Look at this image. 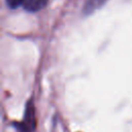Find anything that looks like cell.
Wrapping results in <instances>:
<instances>
[{
	"label": "cell",
	"instance_id": "2",
	"mask_svg": "<svg viewBox=\"0 0 132 132\" xmlns=\"http://www.w3.org/2000/svg\"><path fill=\"white\" fill-rule=\"evenodd\" d=\"M108 0H86L85 2V6H84V13L86 15L92 14L93 12H95L97 9L101 8Z\"/></svg>",
	"mask_w": 132,
	"mask_h": 132
},
{
	"label": "cell",
	"instance_id": "4",
	"mask_svg": "<svg viewBox=\"0 0 132 132\" xmlns=\"http://www.w3.org/2000/svg\"><path fill=\"white\" fill-rule=\"evenodd\" d=\"M24 1L25 0H6V3L10 8H16L20 5H23Z\"/></svg>",
	"mask_w": 132,
	"mask_h": 132
},
{
	"label": "cell",
	"instance_id": "3",
	"mask_svg": "<svg viewBox=\"0 0 132 132\" xmlns=\"http://www.w3.org/2000/svg\"><path fill=\"white\" fill-rule=\"evenodd\" d=\"M47 1L48 0H25L23 3V6L26 10L35 12L45 7V5L47 4Z\"/></svg>",
	"mask_w": 132,
	"mask_h": 132
},
{
	"label": "cell",
	"instance_id": "1",
	"mask_svg": "<svg viewBox=\"0 0 132 132\" xmlns=\"http://www.w3.org/2000/svg\"><path fill=\"white\" fill-rule=\"evenodd\" d=\"M21 132H34L35 130V111L34 106L31 102L27 104L25 118L23 123L20 125Z\"/></svg>",
	"mask_w": 132,
	"mask_h": 132
}]
</instances>
